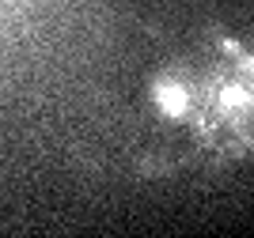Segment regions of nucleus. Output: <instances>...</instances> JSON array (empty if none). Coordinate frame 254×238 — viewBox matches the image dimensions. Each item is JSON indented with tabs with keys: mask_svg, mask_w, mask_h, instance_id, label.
Here are the masks:
<instances>
[{
	"mask_svg": "<svg viewBox=\"0 0 254 238\" xmlns=\"http://www.w3.org/2000/svg\"><path fill=\"white\" fill-rule=\"evenodd\" d=\"M159 106H167V114L182 110V91H159Z\"/></svg>",
	"mask_w": 254,
	"mask_h": 238,
	"instance_id": "1",
	"label": "nucleus"
}]
</instances>
